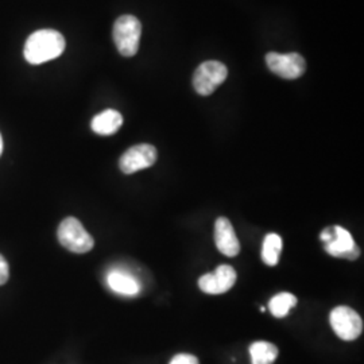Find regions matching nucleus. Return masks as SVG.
Wrapping results in <instances>:
<instances>
[{
	"mask_svg": "<svg viewBox=\"0 0 364 364\" xmlns=\"http://www.w3.org/2000/svg\"><path fill=\"white\" fill-rule=\"evenodd\" d=\"M65 38L55 30H38L25 45V58L28 64L41 65L60 57L65 50Z\"/></svg>",
	"mask_w": 364,
	"mask_h": 364,
	"instance_id": "f257e3e1",
	"label": "nucleus"
},
{
	"mask_svg": "<svg viewBox=\"0 0 364 364\" xmlns=\"http://www.w3.org/2000/svg\"><path fill=\"white\" fill-rule=\"evenodd\" d=\"M142 34V25L138 18L123 15L117 18L114 25V42L119 53L124 57H132L138 53Z\"/></svg>",
	"mask_w": 364,
	"mask_h": 364,
	"instance_id": "f03ea898",
	"label": "nucleus"
},
{
	"mask_svg": "<svg viewBox=\"0 0 364 364\" xmlns=\"http://www.w3.org/2000/svg\"><path fill=\"white\" fill-rule=\"evenodd\" d=\"M57 236L63 247L76 254L90 252L95 246L93 237L76 218H66L61 221Z\"/></svg>",
	"mask_w": 364,
	"mask_h": 364,
	"instance_id": "7ed1b4c3",
	"label": "nucleus"
},
{
	"mask_svg": "<svg viewBox=\"0 0 364 364\" xmlns=\"http://www.w3.org/2000/svg\"><path fill=\"white\" fill-rule=\"evenodd\" d=\"M331 326L338 338L346 341L356 340L363 332L362 317L348 306H336L329 316Z\"/></svg>",
	"mask_w": 364,
	"mask_h": 364,
	"instance_id": "20e7f679",
	"label": "nucleus"
},
{
	"mask_svg": "<svg viewBox=\"0 0 364 364\" xmlns=\"http://www.w3.org/2000/svg\"><path fill=\"white\" fill-rule=\"evenodd\" d=\"M228 76V69L219 61H205L196 69L193 76L195 91L201 96H209L216 91Z\"/></svg>",
	"mask_w": 364,
	"mask_h": 364,
	"instance_id": "39448f33",
	"label": "nucleus"
},
{
	"mask_svg": "<svg viewBox=\"0 0 364 364\" xmlns=\"http://www.w3.org/2000/svg\"><path fill=\"white\" fill-rule=\"evenodd\" d=\"M266 64L274 75L287 80L301 77L306 70V63L299 53H269L266 55Z\"/></svg>",
	"mask_w": 364,
	"mask_h": 364,
	"instance_id": "423d86ee",
	"label": "nucleus"
},
{
	"mask_svg": "<svg viewBox=\"0 0 364 364\" xmlns=\"http://www.w3.org/2000/svg\"><path fill=\"white\" fill-rule=\"evenodd\" d=\"M156 161V149L151 144H136L120 156L119 168L124 174H134L153 166Z\"/></svg>",
	"mask_w": 364,
	"mask_h": 364,
	"instance_id": "0eeeda50",
	"label": "nucleus"
},
{
	"mask_svg": "<svg viewBox=\"0 0 364 364\" xmlns=\"http://www.w3.org/2000/svg\"><path fill=\"white\" fill-rule=\"evenodd\" d=\"M236 282V272L232 266L221 264L215 273L204 274L198 279V287L207 294H224Z\"/></svg>",
	"mask_w": 364,
	"mask_h": 364,
	"instance_id": "6e6552de",
	"label": "nucleus"
},
{
	"mask_svg": "<svg viewBox=\"0 0 364 364\" xmlns=\"http://www.w3.org/2000/svg\"><path fill=\"white\" fill-rule=\"evenodd\" d=\"M326 251L341 259L355 260L360 257V248L355 243L352 235L343 227H333V236L326 243Z\"/></svg>",
	"mask_w": 364,
	"mask_h": 364,
	"instance_id": "1a4fd4ad",
	"label": "nucleus"
},
{
	"mask_svg": "<svg viewBox=\"0 0 364 364\" xmlns=\"http://www.w3.org/2000/svg\"><path fill=\"white\" fill-rule=\"evenodd\" d=\"M215 245L223 255L230 258L240 252V243L231 221L227 218H218L215 223Z\"/></svg>",
	"mask_w": 364,
	"mask_h": 364,
	"instance_id": "9d476101",
	"label": "nucleus"
},
{
	"mask_svg": "<svg viewBox=\"0 0 364 364\" xmlns=\"http://www.w3.org/2000/svg\"><path fill=\"white\" fill-rule=\"evenodd\" d=\"M107 285L120 296L134 297L141 291L139 282L131 274L122 270H112L107 274Z\"/></svg>",
	"mask_w": 364,
	"mask_h": 364,
	"instance_id": "9b49d317",
	"label": "nucleus"
},
{
	"mask_svg": "<svg viewBox=\"0 0 364 364\" xmlns=\"http://www.w3.org/2000/svg\"><path fill=\"white\" fill-rule=\"evenodd\" d=\"M123 124V117L115 109H105L92 119L91 127L97 135H114Z\"/></svg>",
	"mask_w": 364,
	"mask_h": 364,
	"instance_id": "f8f14e48",
	"label": "nucleus"
},
{
	"mask_svg": "<svg viewBox=\"0 0 364 364\" xmlns=\"http://www.w3.org/2000/svg\"><path fill=\"white\" fill-rule=\"evenodd\" d=\"M252 364H273L278 358V348L267 341H255L250 346Z\"/></svg>",
	"mask_w": 364,
	"mask_h": 364,
	"instance_id": "ddd939ff",
	"label": "nucleus"
},
{
	"mask_svg": "<svg viewBox=\"0 0 364 364\" xmlns=\"http://www.w3.org/2000/svg\"><path fill=\"white\" fill-rule=\"evenodd\" d=\"M282 251V239L277 234H269L263 240L262 247V260L267 266H277L279 262V255Z\"/></svg>",
	"mask_w": 364,
	"mask_h": 364,
	"instance_id": "4468645a",
	"label": "nucleus"
},
{
	"mask_svg": "<svg viewBox=\"0 0 364 364\" xmlns=\"http://www.w3.org/2000/svg\"><path fill=\"white\" fill-rule=\"evenodd\" d=\"M297 305V297L293 296L291 293H278L274 296L273 299L269 302V309L277 318L287 317V313L290 312L294 306Z\"/></svg>",
	"mask_w": 364,
	"mask_h": 364,
	"instance_id": "2eb2a0df",
	"label": "nucleus"
},
{
	"mask_svg": "<svg viewBox=\"0 0 364 364\" xmlns=\"http://www.w3.org/2000/svg\"><path fill=\"white\" fill-rule=\"evenodd\" d=\"M169 364H200L198 363V359L193 356V355H189V353H180V355H176L171 362Z\"/></svg>",
	"mask_w": 364,
	"mask_h": 364,
	"instance_id": "dca6fc26",
	"label": "nucleus"
},
{
	"mask_svg": "<svg viewBox=\"0 0 364 364\" xmlns=\"http://www.w3.org/2000/svg\"><path fill=\"white\" fill-rule=\"evenodd\" d=\"M10 278V267L9 263L4 259L3 255H0V285H4Z\"/></svg>",
	"mask_w": 364,
	"mask_h": 364,
	"instance_id": "f3484780",
	"label": "nucleus"
},
{
	"mask_svg": "<svg viewBox=\"0 0 364 364\" xmlns=\"http://www.w3.org/2000/svg\"><path fill=\"white\" fill-rule=\"evenodd\" d=\"M3 153V139H1V135H0V156Z\"/></svg>",
	"mask_w": 364,
	"mask_h": 364,
	"instance_id": "a211bd4d",
	"label": "nucleus"
}]
</instances>
